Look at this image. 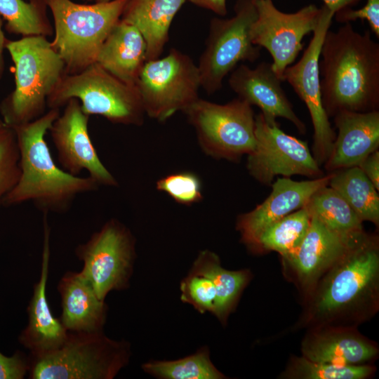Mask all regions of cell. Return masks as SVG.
<instances>
[{"mask_svg":"<svg viewBox=\"0 0 379 379\" xmlns=\"http://www.w3.org/2000/svg\"><path fill=\"white\" fill-rule=\"evenodd\" d=\"M305 321L312 327L346 326L376 312L379 294L377 240L364 233L310 291Z\"/></svg>","mask_w":379,"mask_h":379,"instance_id":"1","label":"cell"},{"mask_svg":"<svg viewBox=\"0 0 379 379\" xmlns=\"http://www.w3.org/2000/svg\"><path fill=\"white\" fill-rule=\"evenodd\" d=\"M321 96L328 116L341 110L368 112L379 105V44L345 23L327 31L320 53Z\"/></svg>","mask_w":379,"mask_h":379,"instance_id":"2","label":"cell"},{"mask_svg":"<svg viewBox=\"0 0 379 379\" xmlns=\"http://www.w3.org/2000/svg\"><path fill=\"white\" fill-rule=\"evenodd\" d=\"M59 115V109L52 108L39 118L13 128L20 149L21 173L3 206L30 201L44 213H63L78 195L98 188L90 176L72 175L55 163L45 135Z\"/></svg>","mask_w":379,"mask_h":379,"instance_id":"3","label":"cell"},{"mask_svg":"<svg viewBox=\"0 0 379 379\" xmlns=\"http://www.w3.org/2000/svg\"><path fill=\"white\" fill-rule=\"evenodd\" d=\"M6 49L15 66V88L1 102L0 114L14 128L46 113L47 99L66 72L62 58L45 36L8 39Z\"/></svg>","mask_w":379,"mask_h":379,"instance_id":"4","label":"cell"},{"mask_svg":"<svg viewBox=\"0 0 379 379\" xmlns=\"http://www.w3.org/2000/svg\"><path fill=\"white\" fill-rule=\"evenodd\" d=\"M128 1L83 4L72 0H46L54 20L55 37L50 44L62 58L66 74L80 72L95 62Z\"/></svg>","mask_w":379,"mask_h":379,"instance_id":"5","label":"cell"},{"mask_svg":"<svg viewBox=\"0 0 379 379\" xmlns=\"http://www.w3.org/2000/svg\"><path fill=\"white\" fill-rule=\"evenodd\" d=\"M131 355L126 341H117L97 332L68 331L57 349L29 354L31 379H112L126 366Z\"/></svg>","mask_w":379,"mask_h":379,"instance_id":"6","label":"cell"},{"mask_svg":"<svg viewBox=\"0 0 379 379\" xmlns=\"http://www.w3.org/2000/svg\"><path fill=\"white\" fill-rule=\"evenodd\" d=\"M79 100L87 115H99L109 121L140 126L145 114L136 85L122 81L96 62L80 72L65 74L47 99L49 109Z\"/></svg>","mask_w":379,"mask_h":379,"instance_id":"7","label":"cell"},{"mask_svg":"<svg viewBox=\"0 0 379 379\" xmlns=\"http://www.w3.org/2000/svg\"><path fill=\"white\" fill-rule=\"evenodd\" d=\"M234 15L211 20L206 47L197 65L201 86L209 95L220 90L224 79L241 62H254L260 47L251 41V29L257 17L254 0H237Z\"/></svg>","mask_w":379,"mask_h":379,"instance_id":"8","label":"cell"},{"mask_svg":"<svg viewBox=\"0 0 379 379\" xmlns=\"http://www.w3.org/2000/svg\"><path fill=\"white\" fill-rule=\"evenodd\" d=\"M149 117L164 121L198 100L201 79L188 55L171 48L164 58L147 60L135 84Z\"/></svg>","mask_w":379,"mask_h":379,"instance_id":"9","label":"cell"},{"mask_svg":"<svg viewBox=\"0 0 379 379\" xmlns=\"http://www.w3.org/2000/svg\"><path fill=\"white\" fill-rule=\"evenodd\" d=\"M184 112L208 154L235 161L254 149L255 115L244 100L217 104L199 98Z\"/></svg>","mask_w":379,"mask_h":379,"instance_id":"10","label":"cell"},{"mask_svg":"<svg viewBox=\"0 0 379 379\" xmlns=\"http://www.w3.org/2000/svg\"><path fill=\"white\" fill-rule=\"evenodd\" d=\"M75 255L83 262L80 272L100 300H105L112 291L128 286L135 260V241L118 220L107 222L86 242L76 247Z\"/></svg>","mask_w":379,"mask_h":379,"instance_id":"11","label":"cell"},{"mask_svg":"<svg viewBox=\"0 0 379 379\" xmlns=\"http://www.w3.org/2000/svg\"><path fill=\"white\" fill-rule=\"evenodd\" d=\"M255 146L248 154L247 168L258 181L270 185L277 175L319 178V164L307 143L284 133L276 119L255 116Z\"/></svg>","mask_w":379,"mask_h":379,"instance_id":"12","label":"cell"},{"mask_svg":"<svg viewBox=\"0 0 379 379\" xmlns=\"http://www.w3.org/2000/svg\"><path fill=\"white\" fill-rule=\"evenodd\" d=\"M254 2L257 17L251 29L252 43L267 50L272 58V68L283 81L286 68L303 49L304 37L317 28L321 8L310 4L287 13L277 9L272 0Z\"/></svg>","mask_w":379,"mask_h":379,"instance_id":"13","label":"cell"},{"mask_svg":"<svg viewBox=\"0 0 379 379\" xmlns=\"http://www.w3.org/2000/svg\"><path fill=\"white\" fill-rule=\"evenodd\" d=\"M333 17L334 13L324 5L321 8L319 21L308 46L298 62L286 67L283 74V81L293 87L309 111L314 129V157L319 165L328 159L335 138L323 105L319 73L321 46Z\"/></svg>","mask_w":379,"mask_h":379,"instance_id":"14","label":"cell"},{"mask_svg":"<svg viewBox=\"0 0 379 379\" xmlns=\"http://www.w3.org/2000/svg\"><path fill=\"white\" fill-rule=\"evenodd\" d=\"M90 116L81 109L79 100L72 98L48 131L62 168L78 176L84 170L98 185L115 187V178L100 161L88 133Z\"/></svg>","mask_w":379,"mask_h":379,"instance_id":"15","label":"cell"},{"mask_svg":"<svg viewBox=\"0 0 379 379\" xmlns=\"http://www.w3.org/2000/svg\"><path fill=\"white\" fill-rule=\"evenodd\" d=\"M333 173L324 177L304 181L290 178H277L269 197L251 211L238 218L237 230L243 241L255 248L260 234L288 214L305 206L319 189L328 185Z\"/></svg>","mask_w":379,"mask_h":379,"instance_id":"16","label":"cell"},{"mask_svg":"<svg viewBox=\"0 0 379 379\" xmlns=\"http://www.w3.org/2000/svg\"><path fill=\"white\" fill-rule=\"evenodd\" d=\"M364 233L340 234L311 215L310 227L300 247L284 261L308 293L327 270Z\"/></svg>","mask_w":379,"mask_h":379,"instance_id":"17","label":"cell"},{"mask_svg":"<svg viewBox=\"0 0 379 379\" xmlns=\"http://www.w3.org/2000/svg\"><path fill=\"white\" fill-rule=\"evenodd\" d=\"M282 81L272 63L262 62L255 68L239 65L230 73L228 84L239 98L259 107L266 118H284L300 133H305L306 126L295 113L281 86Z\"/></svg>","mask_w":379,"mask_h":379,"instance_id":"18","label":"cell"},{"mask_svg":"<svg viewBox=\"0 0 379 379\" xmlns=\"http://www.w3.org/2000/svg\"><path fill=\"white\" fill-rule=\"evenodd\" d=\"M47 214H44V244L39 279L33 287L27 307L28 323L18 337L19 343L32 355H40L59 347L66 340L68 331L55 317L46 295L50 261V229Z\"/></svg>","mask_w":379,"mask_h":379,"instance_id":"19","label":"cell"},{"mask_svg":"<svg viewBox=\"0 0 379 379\" xmlns=\"http://www.w3.org/2000/svg\"><path fill=\"white\" fill-rule=\"evenodd\" d=\"M334 116L338 133L325 168L331 171L359 166L378 148L379 112L341 110Z\"/></svg>","mask_w":379,"mask_h":379,"instance_id":"20","label":"cell"},{"mask_svg":"<svg viewBox=\"0 0 379 379\" xmlns=\"http://www.w3.org/2000/svg\"><path fill=\"white\" fill-rule=\"evenodd\" d=\"M302 356L316 362L363 365L376 357L378 347L353 326L314 327L302 343Z\"/></svg>","mask_w":379,"mask_h":379,"instance_id":"21","label":"cell"},{"mask_svg":"<svg viewBox=\"0 0 379 379\" xmlns=\"http://www.w3.org/2000/svg\"><path fill=\"white\" fill-rule=\"evenodd\" d=\"M58 291L62 307L60 319L68 331H103L107 305L80 272H67L58 282Z\"/></svg>","mask_w":379,"mask_h":379,"instance_id":"22","label":"cell"},{"mask_svg":"<svg viewBox=\"0 0 379 379\" xmlns=\"http://www.w3.org/2000/svg\"><path fill=\"white\" fill-rule=\"evenodd\" d=\"M147 61V44L140 32L122 20L112 29L95 62L122 81L135 85Z\"/></svg>","mask_w":379,"mask_h":379,"instance_id":"23","label":"cell"},{"mask_svg":"<svg viewBox=\"0 0 379 379\" xmlns=\"http://www.w3.org/2000/svg\"><path fill=\"white\" fill-rule=\"evenodd\" d=\"M186 0H128L121 20L135 26L147 44V60L159 58L173 20Z\"/></svg>","mask_w":379,"mask_h":379,"instance_id":"24","label":"cell"},{"mask_svg":"<svg viewBox=\"0 0 379 379\" xmlns=\"http://www.w3.org/2000/svg\"><path fill=\"white\" fill-rule=\"evenodd\" d=\"M190 272L205 276L213 282L216 292L213 314L224 323L249 280L248 271L224 269L218 257L206 250L199 254Z\"/></svg>","mask_w":379,"mask_h":379,"instance_id":"25","label":"cell"},{"mask_svg":"<svg viewBox=\"0 0 379 379\" xmlns=\"http://www.w3.org/2000/svg\"><path fill=\"white\" fill-rule=\"evenodd\" d=\"M328 185L347 201L361 222L378 225V191L359 166L333 173Z\"/></svg>","mask_w":379,"mask_h":379,"instance_id":"26","label":"cell"},{"mask_svg":"<svg viewBox=\"0 0 379 379\" xmlns=\"http://www.w3.org/2000/svg\"><path fill=\"white\" fill-rule=\"evenodd\" d=\"M329 229L345 235L364 231L362 222L347 201L328 185L317 190L304 206Z\"/></svg>","mask_w":379,"mask_h":379,"instance_id":"27","label":"cell"},{"mask_svg":"<svg viewBox=\"0 0 379 379\" xmlns=\"http://www.w3.org/2000/svg\"><path fill=\"white\" fill-rule=\"evenodd\" d=\"M310 220L311 215L305 207L296 210L266 228L260 234L255 248L276 251L283 260L288 259L300 247Z\"/></svg>","mask_w":379,"mask_h":379,"instance_id":"28","label":"cell"},{"mask_svg":"<svg viewBox=\"0 0 379 379\" xmlns=\"http://www.w3.org/2000/svg\"><path fill=\"white\" fill-rule=\"evenodd\" d=\"M47 8L46 0H0V15L6 21V30L22 36L53 34Z\"/></svg>","mask_w":379,"mask_h":379,"instance_id":"29","label":"cell"},{"mask_svg":"<svg viewBox=\"0 0 379 379\" xmlns=\"http://www.w3.org/2000/svg\"><path fill=\"white\" fill-rule=\"evenodd\" d=\"M144 371L164 379H222L225 375L213 364L208 349L173 361H152L142 365Z\"/></svg>","mask_w":379,"mask_h":379,"instance_id":"30","label":"cell"},{"mask_svg":"<svg viewBox=\"0 0 379 379\" xmlns=\"http://www.w3.org/2000/svg\"><path fill=\"white\" fill-rule=\"evenodd\" d=\"M375 371L368 364L338 365L316 362L305 357L291 360L282 376L292 379H364Z\"/></svg>","mask_w":379,"mask_h":379,"instance_id":"31","label":"cell"},{"mask_svg":"<svg viewBox=\"0 0 379 379\" xmlns=\"http://www.w3.org/2000/svg\"><path fill=\"white\" fill-rule=\"evenodd\" d=\"M20 154L15 130L0 118V208L5 197L18 183Z\"/></svg>","mask_w":379,"mask_h":379,"instance_id":"32","label":"cell"},{"mask_svg":"<svg viewBox=\"0 0 379 379\" xmlns=\"http://www.w3.org/2000/svg\"><path fill=\"white\" fill-rule=\"evenodd\" d=\"M181 300L192 305L200 313H213L216 292L210 279L190 272L180 284Z\"/></svg>","mask_w":379,"mask_h":379,"instance_id":"33","label":"cell"},{"mask_svg":"<svg viewBox=\"0 0 379 379\" xmlns=\"http://www.w3.org/2000/svg\"><path fill=\"white\" fill-rule=\"evenodd\" d=\"M157 189L182 204H192L202 199L201 182L195 174L190 172L173 173L162 178L157 181Z\"/></svg>","mask_w":379,"mask_h":379,"instance_id":"34","label":"cell"},{"mask_svg":"<svg viewBox=\"0 0 379 379\" xmlns=\"http://www.w3.org/2000/svg\"><path fill=\"white\" fill-rule=\"evenodd\" d=\"M336 21L347 23L357 20H367L371 32L379 38V0H367L366 4L358 10L347 8L334 14Z\"/></svg>","mask_w":379,"mask_h":379,"instance_id":"35","label":"cell"},{"mask_svg":"<svg viewBox=\"0 0 379 379\" xmlns=\"http://www.w3.org/2000/svg\"><path fill=\"white\" fill-rule=\"evenodd\" d=\"M29 357L17 351L11 356L0 352V379H22L28 374Z\"/></svg>","mask_w":379,"mask_h":379,"instance_id":"36","label":"cell"},{"mask_svg":"<svg viewBox=\"0 0 379 379\" xmlns=\"http://www.w3.org/2000/svg\"><path fill=\"white\" fill-rule=\"evenodd\" d=\"M359 167L371 181L375 189L379 190V152L371 153L361 163Z\"/></svg>","mask_w":379,"mask_h":379,"instance_id":"37","label":"cell"},{"mask_svg":"<svg viewBox=\"0 0 379 379\" xmlns=\"http://www.w3.org/2000/svg\"><path fill=\"white\" fill-rule=\"evenodd\" d=\"M193 4L213 11L220 16L227 14L226 0H188Z\"/></svg>","mask_w":379,"mask_h":379,"instance_id":"38","label":"cell"},{"mask_svg":"<svg viewBox=\"0 0 379 379\" xmlns=\"http://www.w3.org/2000/svg\"><path fill=\"white\" fill-rule=\"evenodd\" d=\"M324 6L334 13L343 9L351 8L361 0H322Z\"/></svg>","mask_w":379,"mask_h":379,"instance_id":"39","label":"cell"},{"mask_svg":"<svg viewBox=\"0 0 379 379\" xmlns=\"http://www.w3.org/2000/svg\"><path fill=\"white\" fill-rule=\"evenodd\" d=\"M4 19L0 15V79L2 78L5 69V62L4 58V51L6 49V44L8 39L5 37L2 29Z\"/></svg>","mask_w":379,"mask_h":379,"instance_id":"40","label":"cell"},{"mask_svg":"<svg viewBox=\"0 0 379 379\" xmlns=\"http://www.w3.org/2000/svg\"><path fill=\"white\" fill-rule=\"evenodd\" d=\"M84 1H93V2H103V1H111V0H84Z\"/></svg>","mask_w":379,"mask_h":379,"instance_id":"41","label":"cell"}]
</instances>
